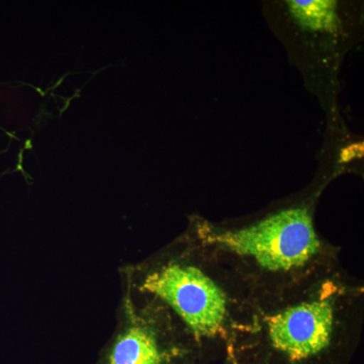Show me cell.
I'll use <instances>...</instances> for the list:
<instances>
[{
	"mask_svg": "<svg viewBox=\"0 0 364 364\" xmlns=\"http://www.w3.org/2000/svg\"><path fill=\"white\" fill-rule=\"evenodd\" d=\"M124 289L173 313L196 339L222 331L227 313L224 291L200 268L176 254L119 270Z\"/></svg>",
	"mask_w": 364,
	"mask_h": 364,
	"instance_id": "obj_1",
	"label": "cell"
},
{
	"mask_svg": "<svg viewBox=\"0 0 364 364\" xmlns=\"http://www.w3.org/2000/svg\"><path fill=\"white\" fill-rule=\"evenodd\" d=\"M171 329L164 308L123 287L116 326L97 364H166Z\"/></svg>",
	"mask_w": 364,
	"mask_h": 364,
	"instance_id": "obj_3",
	"label": "cell"
},
{
	"mask_svg": "<svg viewBox=\"0 0 364 364\" xmlns=\"http://www.w3.org/2000/svg\"><path fill=\"white\" fill-rule=\"evenodd\" d=\"M205 240L225 250L253 258L269 272L304 267L320 250L310 208H284L260 221L234 230L210 231Z\"/></svg>",
	"mask_w": 364,
	"mask_h": 364,
	"instance_id": "obj_2",
	"label": "cell"
},
{
	"mask_svg": "<svg viewBox=\"0 0 364 364\" xmlns=\"http://www.w3.org/2000/svg\"><path fill=\"white\" fill-rule=\"evenodd\" d=\"M267 328L274 348L291 360H304L329 346L334 328V309L325 299L305 301L272 316Z\"/></svg>",
	"mask_w": 364,
	"mask_h": 364,
	"instance_id": "obj_4",
	"label": "cell"
},
{
	"mask_svg": "<svg viewBox=\"0 0 364 364\" xmlns=\"http://www.w3.org/2000/svg\"><path fill=\"white\" fill-rule=\"evenodd\" d=\"M287 14L301 32L337 36L342 30L338 2L335 0H289Z\"/></svg>",
	"mask_w": 364,
	"mask_h": 364,
	"instance_id": "obj_5",
	"label": "cell"
}]
</instances>
